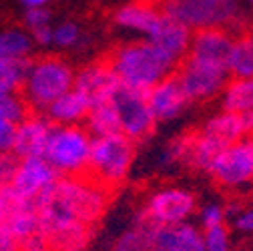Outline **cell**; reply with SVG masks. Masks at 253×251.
Segmentation results:
<instances>
[{
	"label": "cell",
	"mask_w": 253,
	"mask_h": 251,
	"mask_svg": "<svg viewBox=\"0 0 253 251\" xmlns=\"http://www.w3.org/2000/svg\"><path fill=\"white\" fill-rule=\"evenodd\" d=\"M107 60L115 69L121 84L141 90L145 95L163 79L175 75V69H179L177 60L149 41L121 44L107 56Z\"/></svg>",
	"instance_id": "cell-1"
},
{
	"label": "cell",
	"mask_w": 253,
	"mask_h": 251,
	"mask_svg": "<svg viewBox=\"0 0 253 251\" xmlns=\"http://www.w3.org/2000/svg\"><path fill=\"white\" fill-rule=\"evenodd\" d=\"M163 12L183 22L193 33L209 28H227L235 37L243 35L247 20L241 0H167Z\"/></svg>",
	"instance_id": "cell-2"
},
{
	"label": "cell",
	"mask_w": 253,
	"mask_h": 251,
	"mask_svg": "<svg viewBox=\"0 0 253 251\" xmlns=\"http://www.w3.org/2000/svg\"><path fill=\"white\" fill-rule=\"evenodd\" d=\"M75 79L77 73L67 60L58 56H41L30 65L20 95L33 113H46L56 99L75 88Z\"/></svg>",
	"instance_id": "cell-3"
},
{
	"label": "cell",
	"mask_w": 253,
	"mask_h": 251,
	"mask_svg": "<svg viewBox=\"0 0 253 251\" xmlns=\"http://www.w3.org/2000/svg\"><path fill=\"white\" fill-rule=\"evenodd\" d=\"M135 159V141L123 133L94 137L90 147V159L86 177L107 189L119 185L129 175Z\"/></svg>",
	"instance_id": "cell-4"
},
{
	"label": "cell",
	"mask_w": 253,
	"mask_h": 251,
	"mask_svg": "<svg viewBox=\"0 0 253 251\" xmlns=\"http://www.w3.org/2000/svg\"><path fill=\"white\" fill-rule=\"evenodd\" d=\"M92 137L86 129L73 125L62 127L54 125L44 151V159L62 177H83L88 169Z\"/></svg>",
	"instance_id": "cell-5"
},
{
	"label": "cell",
	"mask_w": 253,
	"mask_h": 251,
	"mask_svg": "<svg viewBox=\"0 0 253 251\" xmlns=\"http://www.w3.org/2000/svg\"><path fill=\"white\" fill-rule=\"evenodd\" d=\"M52 195L65 205L81 223L92 227L109 205V189L86 175L60 177L52 187Z\"/></svg>",
	"instance_id": "cell-6"
},
{
	"label": "cell",
	"mask_w": 253,
	"mask_h": 251,
	"mask_svg": "<svg viewBox=\"0 0 253 251\" xmlns=\"http://www.w3.org/2000/svg\"><path fill=\"white\" fill-rule=\"evenodd\" d=\"M177 77L191 103H205L219 97L229 83V69L209 60L187 56L177 71Z\"/></svg>",
	"instance_id": "cell-7"
},
{
	"label": "cell",
	"mask_w": 253,
	"mask_h": 251,
	"mask_svg": "<svg viewBox=\"0 0 253 251\" xmlns=\"http://www.w3.org/2000/svg\"><path fill=\"white\" fill-rule=\"evenodd\" d=\"M195 209H197V199L189 189L163 187V189L149 195L143 209V219L159 227H173L187 223L189 217L195 213Z\"/></svg>",
	"instance_id": "cell-8"
},
{
	"label": "cell",
	"mask_w": 253,
	"mask_h": 251,
	"mask_svg": "<svg viewBox=\"0 0 253 251\" xmlns=\"http://www.w3.org/2000/svg\"><path fill=\"white\" fill-rule=\"evenodd\" d=\"M209 177L225 189H245L253 185V137L247 135L221 151Z\"/></svg>",
	"instance_id": "cell-9"
},
{
	"label": "cell",
	"mask_w": 253,
	"mask_h": 251,
	"mask_svg": "<svg viewBox=\"0 0 253 251\" xmlns=\"http://www.w3.org/2000/svg\"><path fill=\"white\" fill-rule=\"evenodd\" d=\"M113 103L121 117V133L123 135H126L135 143L145 141L147 137L153 135L157 119L149 107L145 92L121 84V88L113 97Z\"/></svg>",
	"instance_id": "cell-10"
},
{
	"label": "cell",
	"mask_w": 253,
	"mask_h": 251,
	"mask_svg": "<svg viewBox=\"0 0 253 251\" xmlns=\"http://www.w3.org/2000/svg\"><path fill=\"white\" fill-rule=\"evenodd\" d=\"M75 88L81 90L83 95L88 99L90 107H99L105 103H111L115 92L121 88V81L111 67L107 58L90 62L83 71L77 73L75 79Z\"/></svg>",
	"instance_id": "cell-11"
},
{
	"label": "cell",
	"mask_w": 253,
	"mask_h": 251,
	"mask_svg": "<svg viewBox=\"0 0 253 251\" xmlns=\"http://www.w3.org/2000/svg\"><path fill=\"white\" fill-rule=\"evenodd\" d=\"M62 175L44 159V157H30L20 159L18 171L14 175L12 187L14 191L30 201H37L42 193H46Z\"/></svg>",
	"instance_id": "cell-12"
},
{
	"label": "cell",
	"mask_w": 253,
	"mask_h": 251,
	"mask_svg": "<svg viewBox=\"0 0 253 251\" xmlns=\"http://www.w3.org/2000/svg\"><path fill=\"white\" fill-rule=\"evenodd\" d=\"M147 101H149V107H151L157 123H171V121L179 119L185 113V109L189 107V103H191L177 73L163 79L157 86H153L147 92Z\"/></svg>",
	"instance_id": "cell-13"
},
{
	"label": "cell",
	"mask_w": 253,
	"mask_h": 251,
	"mask_svg": "<svg viewBox=\"0 0 253 251\" xmlns=\"http://www.w3.org/2000/svg\"><path fill=\"white\" fill-rule=\"evenodd\" d=\"M145 41L153 42L155 46H159L163 52H167L173 60H177L181 65V62L189 56V50H191L193 30L163 12L157 26L153 28V33Z\"/></svg>",
	"instance_id": "cell-14"
},
{
	"label": "cell",
	"mask_w": 253,
	"mask_h": 251,
	"mask_svg": "<svg viewBox=\"0 0 253 251\" xmlns=\"http://www.w3.org/2000/svg\"><path fill=\"white\" fill-rule=\"evenodd\" d=\"M235 39L237 37L227 28L199 30V33H193V42H191L189 56L209 60V62H215V65L229 69V60H231V52H233V46H235Z\"/></svg>",
	"instance_id": "cell-15"
},
{
	"label": "cell",
	"mask_w": 253,
	"mask_h": 251,
	"mask_svg": "<svg viewBox=\"0 0 253 251\" xmlns=\"http://www.w3.org/2000/svg\"><path fill=\"white\" fill-rule=\"evenodd\" d=\"M149 251H205L203 229L189 221L173 227L155 225Z\"/></svg>",
	"instance_id": "cell-16"
},
{
	"label": "cell",
	"mask_w": 253,
	"mask_h": 251,
	"mask_svg": "<svg viewBox=\"0 0 253 251\" xmlns=\"http://www.w3.org/2000/svg\"><path fill=\"white\" fill-rule=\"evenodd\" d=\"M54 127V123H50L42 115L30 113L20 125L16 131V143L12 153L18 159H30V157H44L50 131Z\"/></svg>",
	"instance_id": "cell-17"
},
{
	"label": "cell",
	"mask_w": 253,
	"mask_h": 251,
	"mask_svg": "<svg viewBox=\"0 0 253 251\" xmlns=\"http://www.w3.org/2000/svg\"><path fill=\"white\" fill-rule=\"evenodd\" d=\"M199 133H203L205 137H209L221 147H229L249 135V123H247V117L243 115L219 111L201 125Z\"/></svg>",
	"instance_id": "cell-18"
},
{
	"label": "cell",
	"mask_w": 253,
	"mask_h": 251,
	"mask_svg": "<svg viewBox=\"0 0 253 251\" xmlns=\"http://www.w3.org/2000/svg\"><path fill=\"white\" fill-rule=\"evenodd\" d=\"M161 10H157L153 6V2L149 0H139V2H129L121 6L115 16H113V22L125 30H131V33H137V35H143L145 39L153 33V28L157 26L161 18Z\"/></svg>",
	"instance_id": "cell-19"
},
{
	"label": "cell",
	"mask_w": 253,
	"mask_h": 251,
	"mask_svg": "<svg viewBox=\"0 0 253 251\" xmlns=\"http://www.w3.org/2000/svg\"><path fill=\"white\" fill-rule=\"evenodd\" d=\"M90 103L88 99L83 95L81 90L73 88L67 95H62L60 99H56L48 109H46V119L54 125H62V127H73L79 121H86L88 113H90Z\"/></svg>",
	"instance_id": "cell-20"
},
{
	"label": "cell",
	"mask_w": 253,
	"mask_h": 251,
	"mask_svg": "<svg viewBox=\"0 0 253 251\" xmlns=\"http://www.w3.org/2000/svg\"><path fill=\"white\" fill-rule=\"evenodd\" d=\"M221 111L249 117L253 113V81L251 79H229L221 92Z\"/></svg>",
	"instance_id": "cell-21"
},
{
	"label": "cell",
	"mask_w": 253,
	"mask_h": 251,
	"mask_svg": "<svg viewBox=\"0 0 253 251\" xmlns=\"http://www.w3.org/2000/svg\"><path fill=\"white\" fill-rule=\"evenodd\" d=\"M225 147L217 145L215 141H211L209 137H205L203 133H193L189 137V149H187V159H185V165L191 167L195 171H201V173H207L211 171L215 159L221 155Z\"/></svg>",
	"instance_id": "cell-22"
},
{
	"label": "cell",
	"mask_w": 253,
	"mask_h": 251,
	"mask_svg": "<svg viewBox=\"0 0 253 251\" xmlns=\"http://www.w3.org/2000/svg\"><path fill=\"white\" fill-rule=\"evenodd\" d=\"M86 131L92 135V139L121 133V117L113 101L90 109L86 117Z\"/></svg>",
	"instance_id": "cell-23"
},
{
	"label": "cell",
	"mask_w": 253,
	"mask_h": 251,
	"mask_svg": "<svg viewBox=\"0 0 253 251\" xmlns=\"http://www.w3.org/2000/svg\"><path fill=\"white\" fill-rule=\"evenodd\" d=\"M229 73L235 79L253 81V33H243L235 39L229 60Z\"/></svg>",
	"instance_id": "cell-24"
},
{
	"label": "cell",
	"mask_w": 253,
	"mask_h": 251,
	"mask_svg": "<svg viewBox=\"0 0 253 251\" xmlns=\"http://www.w3.org/2000/svg\"><path fill=\"white\" fill-rule=\"evenodd\" d=\"M33 58H16V60H0V95L18 92L24 86Z\"/></svg>",
	"instance_id": "cell-25"
},
{
	"label": "cell",
	"mask_w": 253,
	"mask_h": 251,
	"mask_svg": "<svg viewBox=\"0 0 253 251\" xmlns=\"http://www.w3.org/2000/svg\"><path fill=\"white\" fill-rule=\"evenodd\" d=\"M33 42V37L26 35L24 30H4V33H0V60L30 58Z\"/></svg>",
	"instance_id": "cell-26"
},
{
	"label": "cell",
	"mask_w": 253,
	"mask_h": 251,
	"mask_svg": "<svg viewBox=\"0 0 253 251\" xmlns=\"http://www.w3.org/2000/svg\"><path fill=\"white\" fill-rule=\"evenodd\" d=\"M153 223H149L147 219H139V221L125 231L113 245L111 251H149L151 247V233H153Z\"/></svg>",
	"instance_id": "cell-27"
},
{
	"label": "cell",
	"mask_w": 253,
	"mask_h": 251,
	"mask_svg": "<svg viewBox=\"0 0 253 251\" xmlns=\"http://www.w3.org/2000/svg\"><path fill=\"white\" fill-rule=\"evenodd\" d=\"M30 113L24 97L20 92H10V95H0V119L12 121L16 125H20Z\"/></svg>",
	"instance_id": "cell-28"
},
{
	"label": "cell",
	"mask_w": 253,
	"mask_h": 251,
	"mask_svg": "<svg viewBox=\"0 0 253 251\" xmlns=\"http://www.w3.org/2000/svg\"><path fill=\"white\" fill-rule=\"evenodd\" d=\"M225 207H227V219L231 221L233 229L241 235H253V203L243 205L231 201Z\"/></svg>",
	"instance_id": "cell-29"
},
{
	"label": "cell",
	"mask_w": 253,
	"mask_h": 251,
	"mask_svg": "<svg viewBox=\"0 0 253 251\" xmlns=\"http://www.w3.org/2000/svg\"><path fill=\"white\" fill-rule=\"evenodd\" d=\"M30 199H24L20 197L12 185H6V187H0V223H8L10 219L28 203Z\"/></svg>",
	"instance_id": "cell-30"
},
{
	"label": "cell",
	"mask_w": 253,
	"mask_h": 251,
	"mask_svg": "<svg viewBox=\"0 0 253 251\" xmlns=\"http://www.w3.org/2000/svg\"><path fill=\"white\" fill-rule=\"evenodd\" d=\"M229 221L227 219V207L223 203H207L199 209V223L201 229H213V227H221Z\"/></svg>",
	"instance_id": "cell-31"
},
{
	"label": "cell",
	"mask_w": 253,
	"mask_h": 251,
	"mask_svg": "<svg viewBox=\"0 0 253 251\" xmlns=\"http://www.w3.org/2000/svg\"><path fill=\"white\" fill-rule=\"evenodd\" d=\"M203 239H205V251H233L231 231L227 225L205 229Z\"/></svg>",
	"instance_id": "cell-32"
},
{
	"label": "cell",
	"mask_w": 253,
	"mask_h": 251,
	"mask_svg": "<svg viewBox=\"0 0 253 251\" xmlns=\"http://www.w3.org/2000/svg\"><path fill=\"white\" fill-rule=\"evenodd\" d=\"M81 42V28L67 20V22H60L56 28H54V44L60 46V48H71V46H77Z\"/></svg>",
	"instance_id": "cell-33"
},
{
	"label": "cell",
	"mask_w": 253,
	"mask_h": 251,
	"mask_svg": "<svg viewBox=\"0 0 253 251\" xmlns=\"http://www.w3.org/2000/svg\"><path fill=\"white\" fill-rule=\"evenodd\" d=\"M20 159L14 153H0V187L12 185Z\"/></svg>",
	"instance_id": "cell-34"
},
{
	"label": "cell",
	"mask_w": 253,
	"mask_h": 251,
	"mask_svg": "<svg viewBox=\"0 0 253 251\" xmlns=\"http://www.w3.org/2000/svg\"><path fill=\"white\" fill-rule=\"evenodd\" d=\"M18 125L6 119H0V153H12L16 143Z\"/></svg>",
	"instance_id": "cell-35"
},
{
	"label": "cell",
	"mask_w": 253,
	"mask_h": 251,
	"mask_svg": "<svg viewBox=\"0 0 253 251\" xmlns=\"http://www.w3.org/2000/svg\"><path fill=\"white\" fill-rule=\"evenodd\" d=\"M48 20H50V12L44 6L26 8V12H24V22H26V26L30 30L41 28V26H48Z\"/></svg>",
	"instance_id": "cell-36"
},
{
	"label": "cell",
	"mask_w": 253,
	"mask_h": 251,
	"mask_svg": "<svg viewBox=\"0 0 253 251\" xmlns=\"http://www.w3.org/2000/svg\"><path fill=\"white\" fill-rule=\"evenodd\" d=\"M20 241L8 229V225L0 223V251H20Z\"/></svg>",
	"instance_id": "cell-37"
},
{
	"label": "cell",
	"mask_w": 253,
	"mask_h": 251,
	"mask_svg": "<svg viewBox=\"0 0 253 251\" xmlns=\"http://www.w3.org/2000/svg\"><path fill=\"white\" fill-rule=\"evenodd\" d=\"M30 37L41 46H50V44H54V28H50V24L35 28V30H30Z\"/></svg>",
	"instance_id": "cell-38"
},
{
	"label": "cell",
	"mask_w": 253,
	"mask_h": 251,
	"mask_svg": "<svg viewBox=\"0 0 253 251\" xmlns=\"http://www.w3.org/2000/svg\"><path fill=\"white\" fill-rule=\"evenodd\" d=\"M20 251H54V249H52L44 239L37 237V239H33V241L24 243V245L20 247Z\"/></svg>",
	"instance_id": "cell-39"
},
{
	"label": "cell",
	"mask_w": 253,
	"mask_h": 251,
	"mask_svg": "<svg viewBox=\"0 0 253 251\" xmlns=\"http://www.w3.org/2000/svg\"><path fill=\"white\" fill-rule=\"evenodd\" d=\"M20 2H22L26 8H39V6H44L48 0H20Z\"/></svg>",
	"instance_id": "cell-40"
},
{
	"label": "cell",
	"mask_w": 253,
	"mask_h": 251,
	"mask_svg": "<svg viewBox=\"0 0 253 251\" xmlns=\"http://www.w3.org/2000/svg\"><path fill=\"white\" fill-rule=\"evenodd\" d=\"M245 8H253V0H241Z\"/></svg>",
	"instance_id": "cell-41"
},
{
	"label": "cell",
	"mask_w": 253,
	"mask_h": 251,
	"mask_svg": "<svg viewBox=\"0 0 253 251\" xmlns=\"http://www.w3.org/2000/svg\"><path fill=\"white\" fill-rule=\"evenodd\" d=\"M69 251H84V249H69Z\"/></svg>",
	"instance_id": "cell-42"
},
{
	"label": "cell",
	"mask_w": 253,
	"mask_h": 251,
	"mask_svg": "<svg viewBox=\"0 0 253 251\" xmlns=\"http://www.w3.org/2000/svg\"><path fill=\"white\" fill-rule=\"evenodd\" d=\"M233 251H247V249H233Z\"/></svg>",
	"instance_id": "cell-43"
},
{
	"label": "cell",
	"mask_w": 253,
	"mask_h": 251,
	"mask_svg": "<svg viewBox=\"0 0 253 251\" xmlns=\"http://www.w3.org/2000/svg\"><path fill=\"white\" fill-rule=\"evenodd\" d=\"M161 2H163V4H165V2H167V0H161Z\"/></svg>",
	"instance_id": "cell-44"
}]
</instances>
